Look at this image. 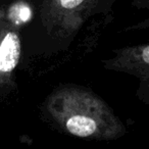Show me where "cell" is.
I'll use <instances>...</instances> for the list:
<instances>
[{"label": "cell", "mask_w": 149, "mask_h": 149, "mask_svg": "<svg viewBox=\"0 0 149 149\" xmlns=\"http://www.w3.org/2000/svg\"><path fill=\"white\" fill-rule=\"evenodd\" d=\"M32 17V10L29 5L24 3H17L9 9L8 19L15 25H22L27 23Z\"/></svg>", "instance_id": "277c9868"}, {"label": "cell", "mask_w": 149, "mask_h": 149, "mask_svg": "<svg viewBox=\"0 0 149 149\" xmlns=\"http://www.w3.org/2000/svg\"><path fill=\"white\" fill-rule=\"evenodd\" d=\"M107 70L126 72L139 80L137 96L145 104H149V45L141 44L116 50L114 56L103 61Z\"/></svg>", "instance_id": "7a4b0ae2"}, {"label": "cell", "mask_w": 149, "mask_h": 149, "mask_svg": "<svg viewBox=\"0 0 149 149\" xmlns=\"http://www.w3.org/2000/svg\"><path fill=\"white\" fill-rule=\"evenodd\" d=\"M23 45L19 33L0 21V102L17 89V70L22 60Z\"/></svg>", "instance_id": "3957f363"}, {"label": "cell", "mask_w": 149, "mask_h": 149, "mask_svg": "<svg viewBox=\"0 0 149 149\" xmlns=\"http://www.w3.org/2000/svg\"><path fill=\"white\" fill-rule=\"evenodd\" d=\"M41 111L54 129L84 140L108 142L128 133L126 125L105 100L81 85L56 87L44 99Z\"/></svg>", "instance_id": "6da1fadb"}, {"label": "cell", "mask_w": 149, "mask_h": 149, "mask_svg": "<svg viewBox=\"0 0 149 149\" xmlns=\"http://www.w3.org/2000/svg\"><path fill=\"white\" fill-rule=\"evenodd\" d=\"M84 2V0H59L60 6L63 9H74Z\"/></svg>", "instance_id": "5b68a950"}]
</instances>
